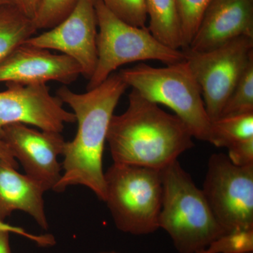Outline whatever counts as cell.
Returning a JSON list of instances; mask_svg holds the SVG:
<instances>
[{
    "instance_id": "17",
    "label": "cell",
    "mask_w": 253,
    "mask_h": 253,
    "mask_svg": "<svg viewBox=\"0 0 253 253\" xmlns=\"http://www.w3.org/2000/svg\"><path fill=\"white\" fill-rule=\"evenodd\" d=\"M253 136V113L221 116L211 123L209 141L218 148H228Z\"/></svg>"
},
{
    "instance_id": "25",
    "label": "cell",
    "mask_w": 253,
    "mask_h": 253,
    "mask_svg": "<svg viewBox=\"0 0 253 253\" xmlns=\"http://www.w3.org/2000/svg\"><path fill=\"white\" fill-rule=\"evenodd\" d=\"M41 0H16V4L28 17L34 19Z\"/></svg>"
},
{
    "instance_id": "12",
    "label": "cell",
    "mask_w": 253,
    "mask_h": 253,
    "mask_svg": "<svg viewBox=\"0 0 253 253\" xmlns=\"http://www.w3.org/2000/svg\"><path fill=\"white\" fill-rule=\"evenodd\" d=\"M81 74L79 65L69 56L26 43L0 63V83L27 85L56 81L68 85Z\"/></svg>"
},
{
    "instance_id": "6",
    "label": "cell",
    "mask_w": 253,
    "mask_h": 253,
    "mask_svg": "<svg viewBox=\"0 0 253 253\" xmlns=\"http://www.w3.org/2000/svg\"><path fill=\"white\" fill-rule=\"evenodd\" d=\"M99 31L97 63L86 90L99 86L118 68L127 63L156 60L166 65L185 60L184 51L165 45L148 29L128 24L94 0Z\"/></svg>"
},
{
    "instance_id": "15",
    "label": "cell",
    "mask_w": 253,
    "mask_h": 253,
    "mask_svg": "<svg viewBox=\"0 0 253 253\" xmlns=\"http://www.w3.org/2000/svg\"><path fill=\"white\" fill-rule=\"evenodd\" d=\"M144 2L151 34L165 45L182 49L177 0H144Z\"/></svg>"
},
{
    "instance_id": "11",
    "label": "cell",
    "mask_w": 253,
    "mask_h": 253,
    "mask_svg": "<svg viewBox=\"0 0 253 253\" xmlns=\"http://www.w3.org/2000/svg\"><path fill=\"white\" fill-rule=\"evenodd\" d=\"M0 139L21 163L26 175L41 184L46 191H54L62 175L58 158L62 156L66 141L61 133L15 123L1 128Z\"/></svg>"
},
{
    "instance_id": "20",
    "label": "cell",
    "mask_w": 253,
    "mask_h": 253,
    "mask_svg": "<svg viewBox=\"0 0 253 253\" xmlns=\"http://www.w3.org/2000/svg\"><path fill=\"white\" fill-rule=\"evenodd\" d=\"M78 0H41L33 21L37 30H49L61 23L77 4Z\"/></svg>"
},
{
    "instance_id": "1",
    "label": "cell",
    "mask_w": 253,
    "mask_h": 253,
    "mask_svg": "<svg viewBox=\"0 0 253 253\" xmlns=\"http://www.w3.org/2000/svg\"><path fill=\"white\" fill-rule=\"evenodd\" d=\"M128 87L118 73L85 93L74 92L66 85L57 89L56 96L73 110L78 130L72 141L65 143L63 173L55 192H63L70 186H83L104 202L105 144L115 109Z\"/></svg>"
},
{
    "instance_id": "9",
    "label": "cell",
    "mask_w": 253,
    "mask_h": 253,
    "mask_svg": "<svg viewBox=\"0 0 253 253\" xmlns=\"http://www.w3.org/2000/svg\"><path fill=\"white\" fill-rule=\"evenodd\" d=\"M97 28L94 0H78L61 23L25 43L69 56L79 65L81 76L89 81L97 63Z\"/></svg>"
},
{
    "instance_id": "23",
    "label": "cell",
    "mask_w": 253,
    "mask_h": 253,
    "mask_svg": "<svg viewBox=\"0 0 253 253\" xmlns=\"http://www.w3.org/2000/svg\"><path fill=\"white\" fill-rule=\"evenodd\" d=\"M227 149L228 158L233 164L239 167L253 166V136L237 141Z\"/></svg>"
},
{
    "instance_id": "2",
    "label": "cell",
    "mask_w": 253,
    "mask_h": 253,
    "mask_svg": "<svg viewBox=\"0 0 253 253\" xmlns=\"http://www.w3.org/2000/svg\"><path fill=\"white\" fill-rule=\"evenodd\" d=\"M127 109L113 115L107 141L113 163L161 170L194 146L185 123L134 89Z\"/></svg>"
},
{
    "instance_id": "13",
    "label": "cell",
    "mask_w": 253,
    "mask_h": 253,
    "mask_svg": "<svg viewBox=\"0 0 253 253\" xmlns=\"http://www.w3.org/2000/svg\"><path fill=\"white\" fill-rule=\"evenodd\" d=\"M243 36L253 38V0H212L187 49L209 51Z\"/></svg>"
},
{
    "instance_id": "18",
    "label": "cell",
    "mask_w": 253,
    "mask_h": 253,
    "mask_svg": "<svg viewBox=\"0 0 253 253\" xmlns=\"http://www.w3.org/2000/svg\"><path fill=\"white\" fill-rule=\"evenodd\" d=\"M247 113H253V59L226 101L220 117Z\"/></svg>"
},
{
    "instance_id": "24",
    "label": "cell",
    "mask_w": 253,
    "mask_h": 253,
    "mask_svg": "<svg viewBox=\"0 0 253 253\" xmlns=\"http://www.w3.org/2000/svg\"><path fill=\"white\" fill-rule=\"evenodd\" d=\"M0 231H6L10 234H17L28 240H31L33 242L36 243L38 246L41 247H49L54 246L56 244V240L54 236L51 234H42V235H36L31 234L28 231L25 230L23 228L10 225L5 221L0 220Z\"/></svg>"
},
{
    "instance_id": "5",
    "label": "cell",
    "mask_w": 253,
    "mask_h": 253,
    "mask_svg": "<svg viewBox=\"0 0 253 253\" xmlns=\"http://www.w3.org/2000/svg\"><path fill=\"white\" fill-rule=\"evenodd\" d=\"M104 203L120 231L143 236L159 229L163 200L161 170L113 163L104 172Z\"/></svg>"
},
{
    "instance_id": "14",
    "label": "cell",
    "mask_w": 253,
    "mask_h": 253,
    "mask_svg": "<svg viewBox=\"0 0 253 253\" xmlns=\"http://www.w3.org/2000/svg\"><path fill=\"white\" fill-rule=\"evenodd\" d=\"M45 189L9 163L0 160V220L5 221L14 211L27 213L44 230L49 222L43 196Z\"/></svg>"
},
{
    "instance_id": "27",
    "label": "cell",
    "mask_w": 253,
    "mask_h": 253,
    "mask_svg": "<svg viewBox=\"0 0 253 253\" xmlns=\"http://www.w3.org/2000/svg\"><path fill=\"white\" fill-rule=\"evenodd\" d=\"M9 234L8 231H0V253H11Z\"/></svg>"
},
{
    "instance_id": "30",
    "label": "cell",
    "mask_w": 253,
    "mask_h": 253,
    "mask_svg": "<svg viewBox=\"0 0 253 253\" xmlns=\"http://www.w3.org/2000/svg\"><path fill=\"white\" fill-rule=\"evenodd\" d=\"M121 253L116 252V251H105V252H101V253Z\"/></svg>"
},
{
    "instance_id": "26",
    "label": "cell",
    "mask_w": 253,
    "mask_h": 253,
    "mask_svg": "<svg viewBox=\"0 0 253 253\" xmlns=\"http://www.w3.org/2000/svg\"><path fill=\"white\" fill-rule=\"evenodd\" d=\"M0 160L9 163L16 169L18 168L17 161L15 159L7 145L5 144L4 141L1 140V139H0Z\"/></svg>"
},
{
    "instance_id": "8",
    "label": "cell",
    "mask_w": 253,
    "mask_h": 253,
    "mask_svg": "<svg viewBox=\"0 0 253 253\" xmlns=\"http://www.w3.org/2000/svg\"><path fill=\"white\" fill-rule=\"evenodd\" d=\"M202 191L226 231L253 229V165L239 167L225 154H212Z\"/></svg>"
},
{
    "instance_id": "29",
    "label": "cell",
    "mask_w": 253,
    "mask_h": 253,
    "mask_svg": "<svg viewBox=\"0 0 253 253\" xmlns=\"http://www.w3.org/2000/svg\"><path fill=\"white\" fill-rule=\"evenodd\" d=\"M196 253H211L208 252L207 250L204 249V250H201V251H197V252H196Z\"/></svg>"
},
{
    "instance_id": "10",
    "label": "cell",
    "mask_w": 253,
    "mask_h": 253,
    "mask_svg": "<svg viewBox=\"0 0 253 253\" xmlns=\"http://www.w3.org/2000/svg\"><path fill=\"white\" fill-rule=\"evenodd\" d=\"M6 84V90L0 91V130L8 125L21 123L61 133L65 125L76 123L74 113L63 108L46 84Z\"/></svg>"
},
{
    "instance_id": "22",
    "label": "cell",
    "mask_w": 253,
    "mask_h": 253,
    "mask_svg": "<svg viewBox=\"0 0 253 253\" xmlns=\"http://www.w3.org/2000/svg\"><path fill=\"white\" fill-rule=\"evenodd\" d=\"M115 16L128 24L146 27L147 21L144 0H101Z\"/></svg>"
},
{
    "instance_id": "7",
    "label": "cell",
    "mask_w": 253,
    "mask_h": 253,
    "mask_svg": "<svg viewBox=\"0 0 253 253\" xmlns=\"http://www.w3.org/2000/svg\"><path fill=\"white\" fill-rule=\"evenodd\" d=\"M182 51L199 83L212 123L220 117L226 101L253 59V38L239 37L209 51Z\"/></svg>"
},
{
    "instance_id": "28",
    "label": "cell",
    "mask_w": 253,
    "mask_h": 253,
    "mask_svg": "<svg viewBox=\"0 0 253 253\" xmlns=\"http://www.w3.org/2000/svg\"><path fill=\"white\" fill-rule=\"evenodd\" d=\"M11 4H16V0H0V6Z\"/></svg>"
},
{
    "instance_id": "3",
    "label": "cell",
    "mask_w": 253,
    "mask_h": 253,
    "mask_svg": "<svg viewBox=\"0 0 253 253\" xmlns=\"http://www.w3.org/2000/svg\"><path fill=\"white\" fill-rule=\"evenodd\" d=\"M163 200L159 229L169 234L179 253H196L207 249L227 232L208 205L202 189L193 181L179 161L161 169Z\"/></svg>"
},
{
    "instance_id": "16",
    "label": "cell",
    "mask_w": 253,
    "mask_h": 253,
    "mask_svg": "<svg viewBox=\"0 0 253 253\" xmlns=\"http://www.w3.org/2000/svg\"><path fill=\"white\" fill-rule=\"evenodd\" d=\"M38 30L34 21L16 4L0 6V63L22 45Z\"/></svg>"
},
{
    "instance_id": "21",
    "label": "cell",
    "mask_w": 253,
    "mask_h": 253,
    "mask_svg": "<svg viewBox=\"0 0 253 253\" xmlns=\"http://www.w3.org/2000/svg\"><path fill=\"white\" fill-rule=\"evenodd\" d=\"M206 249L211 253H253V229L228 231Z\"/></svg>"
},
{
    "instance_id": "4",
    "label": "cell",
    "mask_w": 253,
    "mask_h": 253,
    "mask_svg": "<svg viewBox=\"0 0 253 253\" xmlns=\"http://www.w3.org/2000/svg\"><path fill=\"white\" fill-rule=\"evenodd\" d=\"M118 73L126 85L145 99L172 110L195 139L209 141L211 121L199 83L186 59L164 68L141 63Z\"/></svg>"
},
{
    "instance_id": "19",
    "label": "cell",
    "mask_w": 253,
    "mask_h": 253,
    "mask_svg": "<svg viewBox=\"0 0 253 253\" xmlns=\"http://www.w3.org/2000/svg\"><path fill=\"white\" fill-rule=\"evenodd\" d=\"M212 0H177L180 18L183 48L187 49L192 41L205 11Z\"/></svg>"
}]
</instances>
